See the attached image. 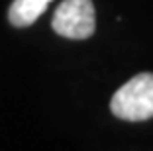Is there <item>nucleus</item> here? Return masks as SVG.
<instances>
[{"label":"nucleus","mask_w":153,"mask_h":151,"mask_svg":"<svg viewBox=\"0 0 153 151\" xmlns=\"http://www.w3.org/2000/svg\"><path fill=\"white\" fill-rule=\"evenodd\" d=\"M53 30L69 39H86L94 33L92 0H63L53 14Z\"/></svg>","instance_id":"nucleus-2"},{"label":"nucleus","mask_w":153,"mask_h":151,"mask_svg":"<svg viewBox=\"0 0 153 151\" xmlns=\"http://www.w3.org/2000/svg\"><path fill=\"white\" fill-rule=\"evenodd\" d=\"M49 2L51 0H14L10 6L8 18L16 28H26L45 12Z\"/></svg>","instance_id":"nucleus-3"},{"label":"nucleus","mask_w":153,"mask_h":151,"mask_svg":"<svg viewBox=\"0 0 153 151\" xmlns=\"http://www.w3.org/2000/svg\"><path fill=\"white\" fill-rule=\"evenodd\" d=\"M112 114L126 122L153 118V73H140L122 85L112 96Z\"/></svg>","instance_id":"nucleus-1"}]
</instances>
